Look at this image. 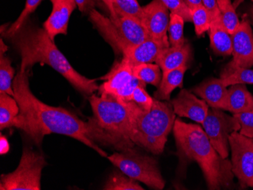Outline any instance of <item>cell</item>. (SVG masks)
<instances>
[{"label":"cell","mask_w":253,"mask_h":190,"mask_svg":"<svg viewBox=\"0 0 253 190\" xmlns=\"http://www.w3.org/2000/svg\"><path fill=\"white\" fill-rule=\"evenodd\" d=\"M171 13L177 14L187 22L192 21L191 10L183 0H160Z\"/></svg>","instance_id":"obj_33"},{"label":"cell","mask_w":253,"mask_h":190,"mask_svg":"<svg viewBox=\"0 0 253 190\" xmlns=\"http://www.w3.org/2000/svg\"><path fill=\"white\" fill-rule=\"evenodd\" d=\"M105 190H143L137 181L130 178L120 170L113 171L103 187Z\"/></svg>","instance_id":"obj_24"},{"label":"cell","mask_w":253,"mask_h":190,"mask_svg":"<svg viewBox=\"0 0 253 190\" xmlns=\"http://www.w3.org/2000/svg\"><path fill=\"white\" fill-rule=\"evenodd\" d=\"M234 117L240 125L239 133L246 137L253 138V111L234 114Z\"/></svg>","instance_id":"obj_34"},{"label":"cell","mask_w":253,"mask_h":190,"mask_svg":"<svg viewBox=\"0 0 253 190\" xmlns=\"http://www.w3.org/2000/svg\"><path fill=\"white\" fill-rule=\"evenodd\" d=\"M142 23L149 38L160 42L166 48L170 47L169 32L170 12L160 0H153L143 7Z\"/></svg>","instance_id":"obj_12"},{"label":"cell","mask_w":253,"mask_h":190,"mask_svg":"<svg viewBox=\"0 0 253 190\" xmlns=\"http://www.w3.org/2000/svg\"><path fill=\"white\" fill-rule=\"evenodd\" d=\"M0 143H1V154H6L9 151V144H8L7 139L1 133V138H0Z\"/></svg>","instance_id":"obj_38"},{"label":"cell","mask_w":253,"mask_h":190,"mask_svg":"<svg viewBox=\"0 0 253 190\" xmlns=\"http://www.w3.org/2000/svg\"><path fill=\"white\" fill-rule=\"evenodd\" d=\"M173 131L180 161H196L203 171L209 190L231 187L234 177L231 161L216 151L201 127L177 118Z\"/></svg>","instance_id":"obj_3"},{"label":"cell","mask_w":253,"mask_h":190,"mask_svg":"<svg viewBox=\"0 0 253 190\" xmlns=\"http://www.w3.org/2000/svg\"><path fill=\"white\" fill-rule=\"evenodd\" d=\"M194 94L211 108L226 111L228 102V89L223 84L221 78H210L192 89Z\"/></svg>","instance_id":"obj_16"},{"label":"cell","mask_w":253,"mask_h":190,"mask_svg":"<svg viewBox=\"0 0 253 190\" xmlns=\"http://www.w3.org/2000/svg\"><path fill=\"white\" fill-rule=\"evenodd\" d=\"M203 130L208 136L216 151L223 158L229 155V137L234 131H239L240 125L237 119L228 115L222 109L211 108L203 121Z\"/></svg>","instance_id":"obj_9"},{"label":"cell","mask_w":253,"mask_h":190,"mask_svg":"<svg viewBox=\"0 0 253 190\" xmlns=\"http://www.w3.org/2000/svg\"><path fill=\"white\" fill-rule=\"evenodd\" d=\"M192 48L189 42L178 47L165 48L158 55L156 63L160 67L163 72L174 70L187 65L191 62Z\"/></svg>","instance_id":"obj_18"},{"label":"cell","mask_w":253,"mask_h":190,"mask_svg":"<svg viewBox=\"0 0 253 190\" xmlns=\"http://www.w3.org/2000/svg\"><path fill=\"white\" fill-rule=\"evenodd\" d=\"M250 18H251L252 21H253V6H252L251 8H250Z\"/></svg>","instance_id":"obj_41"},{"label":"cell","mask_w":253,"mask_h":190,"mask_svg":"<svg viewBox=\"0 0 253 190\" xmlns=\"http://www.w3.org/2000/svg\"><path fill=\"white\" fill-rule=\"evenodd\" d=\"M202 2L203 6L208 11L211 17V21L221 17L217 0H202Z\"/></svg>","instance_id":"obj_35"},{"label":"cell","mask_w":253,"mask_h":190,"mask_svg":"<svg viewBox=\"0 0 253 190\" xmlns=\"http://www.w3.org/2000/svg\"><path fill=\"white\" fill-rule=\"evenodd\" d=\"M252 1H253V0H252Z\"/></svg>","instance_id":"obj_42"},{"label":"cell","mask_w":253,"mask_h":190,"mask_svg":"<svg viewBox=\"0 0 253 190\" xmlns=\"http://www.w3.org/2000/svg\"><path fill=\"white\" fill-rule=\"evenodd\" d=\"M20 108L16 99L8 93H0V130L13 127Z\"/></svg>","instance_id":"obj_22"},{"label":"cell","mask_w":253,"mask_h":190,"mask_svg":"<svg viewBox=\"0 0 253 190\" xmlns=\"http://www.w3.org/2000/svg\"><path fill=\"white\" fill-rule=\"evenodd\" d=\"M232 172L240 187L253 188V138L234 131L229 137Z\"/></svg>","instance_id":"obj_10"},{"label":"cell","mask_w":253,"mask_h":190,"mask_svg":"<svg viewBox=\"0 0 253 190\" xmlns=\"http://www.w3.org/2000/svg\"><path fill=\"white\" fill-rule=\"evenodd\" d=\"M183 1L190 8V10L203 5L202 0H183Z\"/></svg>","instance_id":"obj_39"},{"label":"cell","mask_w":253,"mask_h":190,"mask_svg":"<svg viewBox=\"0 0 253 190\" xmlns=\"http://www.w3.org/2000/svg\"><path fill=\"white\" fill-rule=\"evenodd\" d=\"M0 42H1V43H0V55H3V54H5V52L8 50V47L4 43L2 38H1Z\"/></svg>","instance_id":"obj_40"},{"label":"cell","mask_w":253,"mask_h":190,"mask_svg":"<svg viewBox=\"0 0 253 190\" xmlns=\"http://www.w3.org/2000/svg\"><path fill=\"white\" fill-rule=\"evenodd\" d=\"M165 46L160 42L149 38L146 40L130 48L122 54V58L128 62L132 68L136 65L156 62L158 55Z\"/></svg>","instance_id":"obj_17"},{"label":"cell","mask_w":253,"mask_h":190,"mask_svg":"<svg viewBox=\"0 0 253 190\" xmlns=\"http://www.w3.org/2000/svg\"><path fill=\"white\" fill-rule=\"evenodd\" d=\"M42 1L43 0H26L25 8L21 12L19 17L17 18L16 21L14 23L11 24L10 26L5 27V30L1 29L2 37L12 35L15 31H18L21 28L23 23L29 18L30 15L37 9V8L39 6L40 4Z\"/></svg>","instance_id":"obj_29"},{"label":"cell","mask_w":253,"mask_h":190,"mask_svg":"<svg viewBox=\"0 0 253 190\" xmlns=\"http://www.w3.org/2000/svg\"><path fill=\"white\" fill-rule=\"evenodd\" d=\"M78 9L82 13H89L95 6V0H75Z\"/></svg>","instance_id":"obj_36"},{"label":"cell","mask_w":253,"mask_h":190,"mask_svg":"<svg viewBox=\"0 0 253 190\" xmlns=\"http://www.w3.org/2000/svg\"><path fill=\"white\" fill-rule=\"evenodd\" d=\"M133 78L131 65L122 58L120 62L114 65L109 73L101 78L106 81L99 86V95L109 94L116 96Z\"/></svg>","instance_id":"obj_15"},{"label":"cell","mask_w":253,"mask_h":190,"mask_svg":"<svg viewBox=\"0 0 253 190\" xmlns=\"http://www.w3.org/2000/svg\"><path fill=\"white\" fill-rule=\"evenodd\" d=\"M221 21L227 32L233 35L240 26V21L231 0H217Z\"/></svg>","instance_id":"obj_26"},{"label":"cell","mask_w":253,"mask_h":190,"mask_svg":"<svg viewBox=\"0 0 253 190\" xmlns=\"http://www.w3.org/2000/svg\"><path fill=\"white\" fill-rule=\"evenodd\" d=\"M134 77L144 82L146 84L158 86L163 77V71L157 64L145 63L136 65L132 68Z\"/></svg>","instance_id":"obj_23"},{"label":"cell","mask_w":253,"mask_h":190,"mask_svg":"<svg viewBox=\"0 0 253 190\" xmlns=\"http://www.w3.org/2000/svg\"><path fill=\"white\" fill-rule=\"evenodd\" d=\"M232 37L233 59L224 67L221 77H225L238 69H250L253 66V32L250 18L244 15Z\"/></svg>","instance_id":"obj_11"},{"label":"cell","mask_w":253,"mask_h":190,"mask_svg":"<svg viewBox=\"0 0 253 190\" xmlns=\"http://www.w3.org/2000/svg\"><path fill=\"white\" fill-rule=\"evenodd\" d=\"M15 69L11 66L9 58L5 55H0V93H8L15 97L13 89V80Z\"/></svg>","instance_id":"obj_25"},{"label":"cell","mask_w":253,"mask_h":190,"mask_svg":"<svg viewBox=\"0 0 253 190\" xmlns=\"http://www.w3.org/2000/svg\"><path fill=\"white\" fill-rule=\"evenodd\" d=\"M188 66L180 67L174 70L163 72V77L158 89L155 92L154 98L161 101H169L170 94L176 88L183 86V76Z\"/></svg>","instance_id":"obj_20"},{"label":"cell","mask_w":253,"mask_h":190,"mask_svg":"<svg viewBox=\"0 0 253 190\" xmlns=\"http://www.w3.org/2000/svg\"><path fill=\"white\" fill-rule=\"evenodd\" d=\"M28 71H21L14 78L15 99L20 108L13 127L23 130L40 147L44 137L51 133L68 136L93 149L102 157L108 154L98 146L102 138L91 122L84 121L67 109L42 103L30 89Z\"/></svg>","instance_id":"obj_1"},{"label":"cell","mask_w":253,"mask_h":190,"mask_svg":"<svg viewBox=\"0 0 253 190\" xmlns=\"http://www.w3.org/2000/svg\"><path fill=\"white\" fill-rule=\"evenodd\" d=\"M184 19L180 15L175 13L170 15V22L169 27V39L170 46L172 47H178L183 46L186 41L183 36V26H184Z\"/></svg>","instance_id":"obj_27"},{"label":"cell","mask_w":253,"mask_h":190,"mask_svg":"<svg viewBox=\"0 0 253 190\" xmlns=\"http://www.w3.org/2000/svg\"><path fill=\"white\" fill-rule=\"evenodd\" d=\"M103 3L106 5V8L109 10V16L116 17L117 15L115 9V5H116V0H102Z\"/></svg>","instance_id":"obj_37"},{"label":"cell","mask_w":253,"mask_h":190,"mask_svg":"<svg viewBox=\"0 0 253 190\" xmlns=\"http://www.w3.org/2000/svg\"><path fill=\"white\" fill-rule=\"evenodd\" d=\"M93 116L91 124L100 133L102 145L119 152L134 150L130 134V116L126 102L109 94L89 96Z\"/></svg>","instance_id":"obj_5"},{"label":"cell","mask_w":253,"mask_h":190,"mask_svg":"<svg viewBox=\"0 0 253 190\" xmlns=\"http://www.w3.org/2000/svg\"><path fill=\"white\" fill-rule=\"evenodd\" d=\"M126 103L130 111L132 141L149 152L162 154L176 120L171 103L155 99L152 109L145 111L133 102Z\"/></svg>","instance_id":"obj_4"},{"label":"cell","mask_w":253,"mask_h":190,"mask_svg":"<svg viewBox=\"0 0 253 190\" xmlns=\"http://www.w3.org/2000/svg\"><path fill=\"white\" fill-rule=\"evenodd\" d=\"M192 22L194 25L195 32L197 36H201L209 31L211 26V19L208 11L203 5L191 10Z\"/></svg>","instance_id":"obj_30"},{"label":"cell","mask_w":253,"mask_h":190,"mask_svg":"<svg viewBox=\"0 0 253 190\" xmlns=\"http://www.w3.org/2000/svg\"><path fill=\"white\" fill-rule=\"evenodd\" d=\"M226 111L234 114L253 111V96L245 84L233 85L229 88Z\"/></svg>","instance_id":"obj_21"},{"label":"cell","mask_w":253,"mask_h":190,"mask_svg":"<svg viewBox=\"0 0 253 190\" xmlns=\"http://www.w3.org/2000/svg\"><path fill=\"white\" fill-rule=\"evenodd\" d=\"M88 14L95 28L114 50L119 53L123 54L149 38L143 23L136 18L119 14L116 17L107 18L95 8Z\"/></svg>","instance_id":"obj_6"},{"label":"cell","mask_w":253,"mask_h":190,"mask_svg":"<svg viewBox=\"0 0 253 190\" xmlns=\"http://www.w3.org/2000/svg\"><path fill=\"white\" fill-rule=\"evenodd\" d=\"M170 103L177 115L191 119L199 124H203L210 109L205 100L185 89H182Z\"/></svg>","instance_id":"obj_13"},{"label":"cell","mask_w":253,"mask_h":190,"mask_svg":"<svg viewBox=\"0 0 253 190\" xmlns=\"http://www.w3.org/2000/svg\"><path fill=\"white\" fill-rule=\"evenodd\" d=\"M2 38L8 39L21 55L20 70L29 72L35 64H44L62 75L85 96H90L99 89L96 80L89 79L77 72L55 46L45 30L34 23L29 18L14 34Z\"/></svg>","instance_id":"obj_2"},{"label":"cell","mask_w":253,"mask_h":190,"mask_svg":"<svg viewBox=\"0 0 253 190\" xmlns=\"http://www.w3.org/2000/svg\"><path fill=\"white\" fill-rule=\"evenodd\" d=\"M115 9L116 14L132 17L140 22L143 21V7L137 0H116Z\"/></svg>","instance_id":"obj_28"},{"label":"cell","mask_w":253,"mask_h":190,"mask_svg":"<svg viewBox=\"0 0 253 190\" xmlns=\"http://www.w3.org/2000/svg\"><path fill=\"white\" fill-rule=\"evenodd\" d=\"M52 9L43 23V28L54 40L59 35H67L68 22L74 10L78 7L75 0H50Z\"/></svg>","instance_id":"obj_14"},{"label":"cell","mask_w":253,"mask_h":190,"mask_svg":"<svg viewBox=\"0 0 253 190\" xmlns=\"http://www.w3.org/2000/svg\"><path fill=\"white\" fill-rule=\"evenodd\" d=\"M145 88L143 86H136L133 90L130 102H133L143 110L149 111L153 107L155 99L149 96Z\"/></svg>","instance_id":"obj_32"},{"label":"cell","mask_w":253,"mask_h":190,"mask_svg":"<svg viewBox=\"0 0 253 190\" xmlns=\"http://www.w3.org/2000/svg\"><path fill=\"white\" fill-rule=\"evenodd\" d=\"M225 86L236 84H253V70L250 69H238L225 77L221 78Z\"/></svg>","instance_id":"obj_31"},{"label":"cell","mask_w":253,"mask_h":190,"mask_svg":"<svg viewBox=\"0 0 253 190\" xmlns=\"http://www.w3.org/2000/svg\"><path fill=\"white\" fill-rule=\"evenodd\" d=\"M47 164L42 154L25 147L16 169L1 175L0 190H41L42 171Z\"/></svg>","instance_id":"obj_8"},{"label":"cell","mask_w":253,"mask_h":190,"mask_svg":"<svg viewBox=\"0 0 253 190\" xmlns=\"http://www.w3.org/2000/svg\"><path fill=\"white\" fill-rule=\"evenodd\" d=\"M209 35L210 46L216 55L220 56L232 55V37L223 25L221 17L211 21Z\"/></svg>","instance_id":"obj_19"},{"label":"cell","mask_w":253,"mask_h":190,"mask_svg":"<svg viewBox=\"0 0 253 190\" xmlns=\"http://www.w3.org/2000/svg\"><path fill=\"white\" fill-rule=\"evenodd\" d=\"M107 158L124 174L146 184L149 188L161 190L166 186L157 160L152 156L139 152L136 148L114 153Z\"/></svg>","instance_id":"obj_7"}]
</instances>
